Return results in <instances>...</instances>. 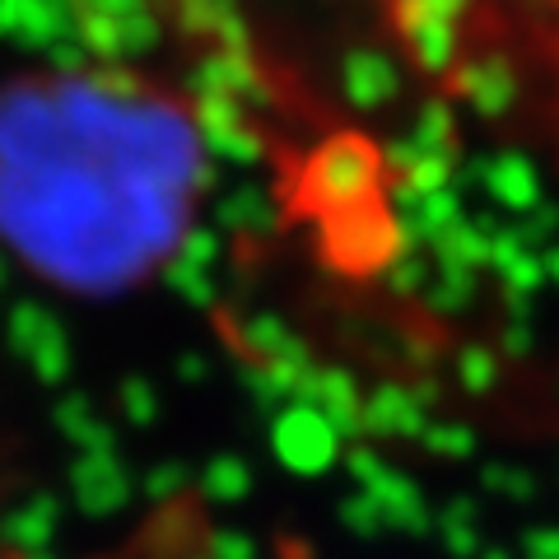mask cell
Here are the masks:
<instances>
[{
  "mask_svg": "<svg viewBox=\"0 0 559 559\" xmlns=\"http://www.w3.org/2000/svg\"><path fill=\"white\" fill-rule=\"evenodd\" d=\"M555 94H559V28H555Z\"/></svg>",
  "mask_w": 559,
  "mask_h": 559,
  "instance_id": "1",
  "label": "cell"
}]
</instances>
